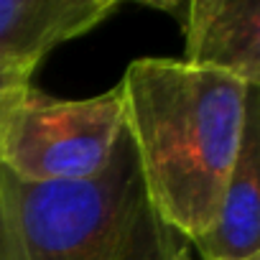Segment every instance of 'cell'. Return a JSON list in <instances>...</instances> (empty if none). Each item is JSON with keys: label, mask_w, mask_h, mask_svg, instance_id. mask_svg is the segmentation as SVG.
Segmentation results:
<instances>
[{"label": "cell", "mask_w": 260, "mask_h": 260, "mask_svg": "<svg viewBox=\"0 0 260 260\" xmlns=\"http://www.w3.org/2000/svg\"><path fill=\"white\" fill-rule=\"evenodd\" d=\"M117 87L151 207L174 235L199 240L217 217L257 87L156 56L130 61Z\"/></svg>", "instance_id": "obj_1"}, {"label": "cell", "mask_w": 260, "mask_h": 260, "mask_svg": "<svg viewBox=\"0 0 260 260\" xmlns=\"http://www.w3.org/2000/svg\"><path fill=\"white\" fill-rule=\"evenodd\" d=\"M176 250L125 125L110 164L84 181L28 184L0 166V260H171Z\"/></svg>", "instance_id": "obj_2"}, {"label": "cell", "mask_w": 260, "mask_h": 260, "mask_svg": "<svg viewBox=\"0 0 260 260\" xmlns=\"http://www.w3.org/2000/svg\"><path fill=\"white\" fill-rule=\"evenodd\" d=\"M120 133V87L64 100L31 84L0 122V166L28 184L84 181L110 164Z\"/></svg>", "instance_id": "obj_3"}, {"label": "cell", "mask_w": 260, "mask_h": 260, "mask_svg": "<svg viewBox=\"0 0 260 260\" xmlns=\"http://www.w3.org/2000/svg\"><path fill=\"white\" fill-rule=\"evenodd\" d=\"M186 64L260 84V3L255 0H194L184 18Z\"/></svg>", "instance_id": "obj_4"}, {"label": "cell", "mask_w": 260, "mask_h": 260, "mask_svg": "<svg viewBox=\"0 0 260 260\" xmlns=\"http://www.w3.org/2000/svg\"><path fill=\"white\" fill-rule=\"evenodd\" d=\"M202 260H242L260 255V105L250 100L242 148L217 217L207 235L191 242Z\"/></svg>", "instance_id": "obj_5"}, {"label": "cell", "mask_w": 260, "mask_h": 260, "mask_svg": "<svg viewBox=\"0 0 260 260\" xmlns=\"http://www.w3.org/2000/svg\"><path fill=\"white\" fill-rule=\"evenodd\" d=\"M115 0H0V56L39 61L56 46L89 34Z\"/></svg>", "instance_id": "obj_6"}, {"label": "cell", "mask_w": 260, "mask_h": 260, "mask_svg": "<svg viewBox=\"0 0 260 260\" xmlns=\"http://www.w3.org/2000/svg\"><path fill=\"white\" fill-rule=\"evenodd\" d=\"M36 64L0 56V122L11 112V107L21 100V94L31 87V77Z\"/></svg>", "instance_id": "obj_7"}, {"label": "cell", "mask_w": 260, "mask_h": 260, "mask_svg": "<svg viewBox=\"0 0 260 260\" xmlns=\"http://www.w3.org/2000/svg\"><path fill=\"white\" fill-rule=\"evenodd\" d=\"M171 260H194V257H191V255L186 252V247H179V250H176V252L171 255Z\"/></svg>", "instance_id": "obj_8"}, {"label": "cell", "mask_w": 260, "mask_h": 260, "mask_svg": "<svg viewBox=\"0 0 260 260\" xmlns=\"http://www.w3.org/2000/svg\"><path fill=\"white\" fill-rule=\"evenodd\" d=\"M242 260H260V255H250V257H242Z\"/></svg>", "instance_id": "obj_9"}]
</instances>
